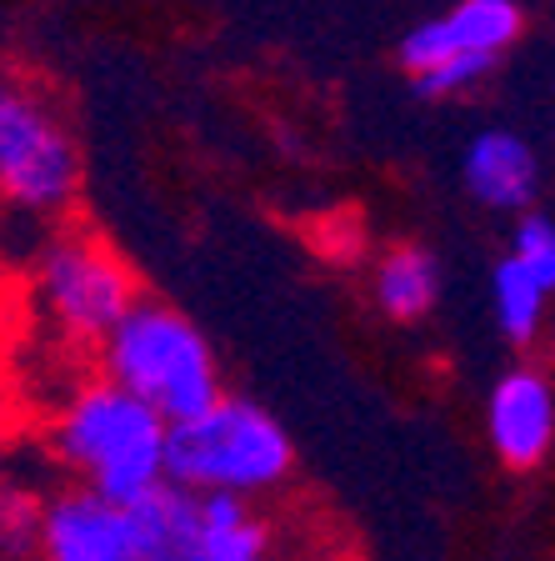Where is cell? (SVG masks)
<instances>
[{
	"label": "cell",
	"mask_w": 555,
	"mask_h": 561,
	"mask_svg": "<svg viewBox=\"0 0 555 561\" xmlns=\"http://www.w3.org/2000/svg\"><path fill=\"white\" fill-rule=\"evenodd\" d=\"M56 446L85 477V491L126 512L165 481V421L116 381L76 391L56 426Z\"/></svg>",
	"instance_id": "cell-1"
},
{
	"label": "cell",
	"mask_w": 555,
	"mask_h": 561,
	"mask_svg": "<svg viewBox=\"0 0 555 561\" xmlns=\"http://www.w3.org/2000/svg\"><path fill=\"white\" fill-rule=\"evenodd\" d=\"M290 436L255 401L220 397L200 416L165 426V481L196 496H245L286 481Z\"/></svg>",
	"instance_id": "cell-2"
},
{
	"label": "cell",
	"mask_w": 555,
	"mask_h": 561,
	"mask_svg": "<svg viewBox=\"0 0 555 561\" xmlns=\"http://www.w3.org/2000/svg\"><path fill=\"white\" fill-rule=\"evenodd\" d=\"M105 371L120 391L155 411L165 426L190 421L220 401V371L210 341L181 311L161 301H136L105 336Z\"/></svg>",
	"instance_id": "cell-3"
},
{
	"label": "cell",
	"mask_w": 555,
	"mask_h": 561,
	"mask_svg": "<svg viewBox=\"0 0 555 561\" xmlns=\"http://www.w3.org/2000/svg\"><path fill=\"white\" fill-rule=\"evenodd\" d=\"M81 156L56 105L21 76H0V196L21 210H60L76 196Z\"/></svg>",
	"instance_id": "cell-4"
},
{
	"label": "cell",
	"mask_w": 555,
	"mask_h": 561,
	"mask_svg": "<svg viewBox=\"0 0 555 561\" xmlns=\"http://www.w3.org/2000/svg\"><path fill=\"white\" fill-rule=\"evenodd\" d=\"M41 301L70 341H105L136 306V286L95 236H60L41 261Z\"/></svg>",
	"instance_id": "cell-5"
},
{
	"label": "cell",
	"mask_w": 555,
	"mask_h": 561,
	"mask_svg": "<svg viewBox=\"0 0 555 561\" xmlns=\"http://www.w3.org/2000/svg\"><path fill=\"white\" fill-rule=\"evenodd\" d=\"M525 31V15L516 0H461L446 15L416 25L405 35L401 60L411 76L451 60H500V50L516 46V35Z\"/></svg>",
	"instance_id": "cell-6"
},
{
	"label": "cell",
	"mask_w": 555,
	"mask_h": 561,
	"mask_svg": "<svg viewBox=\"0 0 555 561\" xmlns=\"http://www.w3.org/2000/svg\"><path fill=\"white\" fill-rule=\"evenodd\" d=\"M46 561H146L126 506L105 502L95 491H66L41 512L35 526Z\"/></svg>",
	"instance_id": "cell-7"
},
{
	"label": "cell",
	"mask_w": 555,
	"mask_h": 561,
	"mask_svg": "<svg viewBox=\"0 0 555 561\" xmlns=\"http://www.w3.org/2000/svg\"><path fill=\"white\" fill-rule=\"evenodd\" d=\"M486 432L506 467H541L555 436V397L535 366H516L490 386Z\"/></svg>",
	"instance_id": "cell-8"
},
{
	"label": "cell",
	"mask_w": 555,
	"mask_h": 561,
	"mask_svg": "<svg viewBox=\"0 0 555 561\" xmlns=\"http://www.w3.org/2000/svg\"><path fill=\"white\" fill-rule=\"evenodd\" d=\"M465 186L481 206L525 210L541 186V165L516 130H481L465 151Z\"/></svg>",
	"instance_id": "cell-9"
},
{
	"label": "cell",
	"mask_w": 555,
	"mask_h": 561,
	"mask_svg": "<svg viewBox=\"0 0 555 561\" xmlns=\"http://www.w3.org/2000/svg\"><path fill=\"white\" fill-rule=\"evenodd\" d=\"M196 551L200 561H270V531L241 496H196Z\"/></svg>",
	"instance_id": "cell-10"
},
{
	"label": "cell",
	"mask_w": 555,
	"mask_h": 561,
	"mask_svg": "<svg viewBox=\"0 0 555 561\" xmlns=\"http://www.w3.org/2000/svg\"><path fill=\"white\" fill-rule=\"evenodd\" d=\"M436 291H440V266L420 245H395L391 256L375 266V301H381L395 321L426 316Z\"/></svg>",
	"instance_id": "cell-11"
},
{
	"label": "cell",
	"mask_w": 555,
	"mask_h": 561,
	"mask_svg": "<svg viewBox=\"0 0 555 561\" xmlns=\"http://www.w3.org/2000/svg\"><path fill=\"white\" fill-rule=\"evenodd\" d=\"M545 296L531 276H525L516 261H500L496 276H490V301H496V321L510 341H531L541 331V316H545Z\"/></svg>",
	"instance_id": "cell-12"
},
{
	"label": "cell",
	"mask_w": 555,
	"mask_h": 561,
	"mask_svg": "<svg viewBox=\"0 0 555 561\" xmlns=\"http://www.w3.org/2000/svg\"><path fill=\"white\" fill-rule=\"evenodd\" d=\"M510 261H516L541 291H551L555 286V226L545 221V216H535V210H525L521 226H516V251H510Z\"/></svg>",
	"instance_id": "cell-13"
},
{
	"label": "cell",
	"mask_w": 555,
	"mask_h": 561,
	"mask_svg": "<svg viewBox=\"0 0 555 561\" xmlns=\"http://www.w3.org/2000/svg\"><path fill=\"white\" fill-rule=\"evenodd\" d=\"M35 526H41V512H35L31 496L0 486V547L5 551H25L35 541Z\"/></svg>",
	"instance_id": "cell-14"
}]
</instances>
